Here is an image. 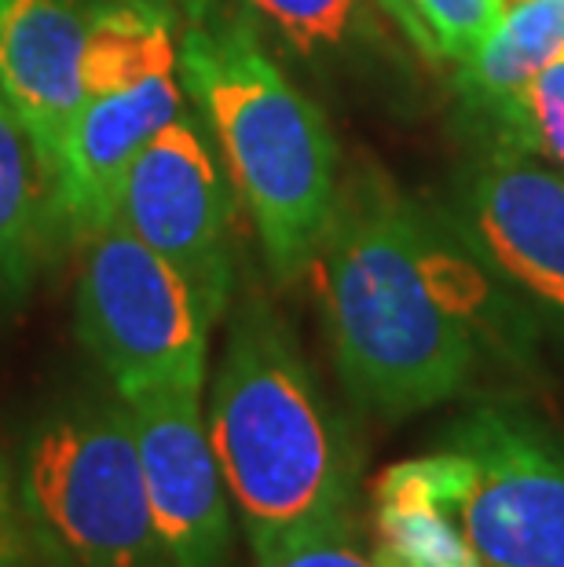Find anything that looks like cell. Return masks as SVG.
<instances>
[{"label": "cell", "instance_id": "obj_1", "mask_svg": "<svg viewBox=\"0 0 564 567\" xmlns=\"http://www.w3.org/2000/svg\"><path fill=\"white\" fill-rule=\"evenodd\" d=\"M316 264L334 359L359 403L400 417L462 392L488 286L386 176L338 184Z\"/></svg>", "mask_w": 564, "mask_h": 567}, {"label": "cell", "instance_id": "obj_2", "mask_svg": "<svg viewBox=\"0 0 564 567\" xmlns=\"http://www.w3.org/2000/svg\"><path fill=\"white\" fill-rule=\"evenodd\" d=\"M180 84L221 143L271 275L301 279L341 184L327 117L264 52L254 22L221 0L180 8Z\"/></svg>", "mask_w": 564, "mask_h": 567}, {"label": "cell", "instance_id": "obj_3", "mask_svg": "<svg viewBox=\"0 0 564 567\" xmlns=\"http://www.w3.org/2000/svg\"><path fill=\"white\" fill-rule=\"evenodd\" d=\"M209 440L249 542L352 516V457L268 300L235 311L209 392Z\"/></svg>", "mask_w": 564, "mask_h": 567}, {"label": "cell", "instance_id": "obj_4", "mask_svg": "<svg viewBox=\"0 0 564 567\" xmlns=\"http://www.w3.org/2000/svg\"><path fill=\"white\" fill-rule=\"evenodd\" d=\"M81 4L89 19L85 106L52 198L85 235L114 220L132 158L180 114V11L173 0Z\"/></svg>", "mask_w": 564, "mask_h": 567}, {"label": "cell", "instance_id": "obj_5", "mask_svg": "<svg viewBox=\"0 0 564 567\" xmlns=\"http://www.w3.org/2000/svg\"><path fill=\"white\" fill-rule=\"evenodd\" d=\"M19 491L41 542L63 567H170L125 400L44 421L27 451Z\"/></svg>", "mask_w": 564, "mask_h": 567}, {"label": "cell", "instance_id": "obj_6", "mask_svg": "<svg viewBox=\"0 0 564 567\" xmlns=\"http://www.w3.org/2000/svg\"><path fill=\"white\" fill-rule=\"evenodd\" d=\"M78 333L117 395L195 384L206 389L209 326L187 282L129 227L106 220L85 231L78 271Z\"/></svg>", "mask_w": 564, "mask_h": 567}, {"label": "cell", "instance_id": "obj_7", "mask_svg": "<svg viewBox=\"0 0 564 567\" xmlns=\"http://www.w3.org/2000/svg\"><path fill=\"white\" fill-rule=\"evenodd\" d=\"M476 567H564V443L506 406L473 410L443 446Z\"/></svg>", "mask_w": 564, "mask_h": 567}, {"label": "cell", "instance_id": "obj_8", "mask_svg": "<svg viewBox=\"0 0 564 567\" xmlns=\"http://www.w3.org/2000/svg\"><path fill=\"white\" fill-rule=\"evenodd\" d=\"M114 216L187 282L213 330L235 286L232 198L195 117L176 114L132 158Z\"/></svg>", "mask_w": 564, "mask_h": 567}, {"label": "cell", "instance_id": "obj_9", "mask_svg": "<svg viewBox=\"0 0 564 567\" xmlns=\"http://www.w3.org/2000/svg\"><path fill=\"white\" fill-rule=\"evenodd\" d=\"M125 403L165 560L170 567H224L232 549V494L202 421V389L170 384L129 395Z\"/></svg>", "mask_w": 564, "mask_h": 567}, {"label": "cell", "instance_id": "obj_10", "mask_svg": "<svg viewBox=\"0 0 564 567\" xmlns=\"http://www.w3.org/2000/svg\"><path fill=\"white\" fill-rule=\"evenodd\" d=\"M85 48L81 0H11L0 16V95L27 132L52 195L85 106Z\"/></svg>", "mask_w": 564, "mask_h": 567}, {"label": "cell", "instance_id": "obj_11", "mask_svg": "<svg viewBox=\"0 0 564 567\" xmlns=\"http://www.w3.org/2000/svg\"><path fill=\"white\" fill-rule=\"evenodd\" d=\"M470 205L480 246L502 275L564 319V176L532 154L488 151Z\"/></svg>", "mask_w": 564, "mask_h": 567}, {"label": "cell", "instance_id": "obj_12", "mask_svg": "<svg viewBox=\"0 0 564 567\" xmlns=\"http://www.w3.org/2000/svg\"><path fill=\"white\" fill-rule=\"evenodd\" d=\"M564 59V0H524L510 8L491 38L459 63L465 114L488 132V151L535 154V117L527 92L546 66Z\"/></svg>", "mask_w": 564, "mask_h": 567}, {"label": "cell", "instance_id": "obj_13", "mask_svg": "<svg viewBox=\"0 0 564 567\" xmlns=\"http://www.w3.org/2000/svg\"><path fill=\"white\" fill-rule=\"evenodd\" d=\"M375 538L378 557L400 567H476L440 451L378 476Z\"/></svg>", "mask_w": 564, "mask_h": 567}, {"label": "cell", "instance_id": "obj_14", "mask_svg": "<svg viewBox=\"0 0 564 567\" xmlns=\"http://www.w3.org/2000/svg\"><path fill=\"white\" fill-rule=\"evenodd\" d=\"M41 165L19 117L0 95V289L22 293L38 271Z\"/></svg>", "mask_w": 564, "mask_h": 567}, {"label": "cell", "instance_id": "obj_15", "mask_svg": "<svg viewBox=\"0 0 564 567\" xmlns=\"http://www.w3.org/2000/svg\"><path fill=\"white\" fill-rule=\"evenodd\" d=\"M429 59L465 63L506 16L499 0H381Z\"/></svg>", "mask_w": 564, "mask_h": 567}, {"label": "cell", "instance_id": "obj_16", "mask_svg": "<svg viewBox=\"0 0 564 567\" xmlns=\"http://www.w3.org/2000/svg\"><path fill=\"white\" fill-rule=\"evenodd\" d=\"M254 567H381L378 553L359 549L352 516L286 527L249 542Z\"/></svg>", "mask_w": 564, "mask_h": 567}, {"label": "cell", "instance_id": "obj_17", "mask_svg": "<svg viewBox=\"0 0 564 567\" xmlns=\"http://www.w3.org/2000/svg\"><path fill=\"white\" fill-rule=\"evenodd\" d=\"M297 52L345 48L363 30V0H246Z\"/></svg>", "mask_w": 564, "mask_h": 567}, {"label": "cell", "instance_id": "obj_18", "mask_svg": "<svg viewBox=\"0 0 564 567\" xmlns=\"http://www.w3.org/2000/svg\"><path fill=\"white\" fill-rule=\"evenodd\" d=\"M0 567H63L33 527L4 457H0Z\"/></svg>", "mask_w": 564, "mask_h": 567}, {"label": "cell", "instance_id": "obj_19", "mask_svg": "<svg viewBox=\"0 0 564 567\" xmlns=\"http://www.w3.org/2000/svg\"><path fill=\"white\" fill-rule=\"evenodd\" d=\"M527 106H532L535 117L539 151L554 154L564 165V59L539 74L532 92H527Z\"/></svg>", "mask_w": 564, "mask_h": 567}, {"label": "cell", "instance_id": "obj_20", "mask_svg": "<svg viewBox=\"0 0 564 567\" xmlns=\"http://www.w3.org/2000/svg\"><path fill=\"white\" fill-rule=\"evenodd\" d=\"M502 4V11H510V8H517V4H524V0H499Z\"/></svg>", "mask_w": 564, "mask_h": 567}, {"label": "cell", "instance_id": "obj_21", "mask_svg": "<svg viewBox=\"0 0 564 567\" xmlns=\"http://www.w3.org/2000/svg\"><path fill=\"white\" fill-rule=\"evenodd\" d=\"M381 560V567H400V564H392V560H386V557H378Z\"/></svg>", "mask_w": 564, "mask_h": 567}, {"label": "cell", "instance_id": "obj_22", "mask_svg": "<svg viewBox=\"0 0 564 567\" xmlns=\"http://www.w3.org/2000/svg\"><path fill=\"white\" fill-rule=\"evenodd\" d=\"M11 4V0H0V16H4V8Z\"/></svg>", "mask_w": 564, "mask_h": 567}]
</instances>
